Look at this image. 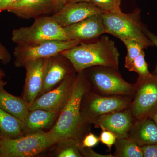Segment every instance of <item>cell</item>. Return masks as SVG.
Here are the masks:
<instances>
[{
  "mask_svg": "<svg viewBox=\"0 0 157 157\" xmlns=\"http://www.w3.org/2000/svg\"><path fill=\"white\" fill-rule=\"evenodd\" d=\"M75 72L70 60L61 53L45 59L43 87L39 96L55 88L67 76Z\"/></svg>",
  "mask_w": 157,
  "mask_h": 157,
  "instance_id": "8fae6325",
  "label": "cell"
},
{
  "mask_svg": "<svg viewBox=\"0 0 157 157\" xmlns=\"http://www.w3.org/2000/svg\"><path fill=\"white\" fill-rule=\"evenodd\" d=\"M79 149L82 157H113V155H102L94 151L91 147H84L80 144Z\"/></svg>",
  "mask_w": 157,
  "mask_h": 157,
  "instance_id": "83f0119b",
  "label": "cell"
},
{
  "mask_svg": "<svg viewBox=\"0 0 157 157\" xmlns=\"http://www.w3.org/2000/svg\"><path fill=\"white\" fill-rule=\"evenodd\" d=\"M11 60V56L8 49L0 41V61L4 65L8 64Z\"/></svg>",
  "mask_w": 157,
  "mask_h": 157,
  "instance_id": "f546056e",
  "label": "cell"
},
{
  "mask_svg": "<svg viewBox=\"0 0 157 157\" xmlns=\"http://www.w3.org/2000/svg\"><path fill=\"white\" fill-rule=\"evenodd\" d=\"M91 90L104 95L134 96L135 83L125 80L119 69L106 66H94L83 70Z\"/></svg>",
  "mask_w": 157,
  "mask_h": 157,
  "instance_id": "277c9868",
  "label": "cell"
},
{
  "mask_svg": "<svg viewBox=\"0 0 157 157\" xmlns=\"http://www.w3.org/2000/svg\"><path fill=\"white\" fill-rule=\"evenodd\" d=\"M135 93L129 109L135 120L147 117L157 105V76L135 83Z\"/></svg>",
  "mask_w": 157,
  "mask_h": 157,
  "instance_id": "30bf717a",
  "label": "cell"
},
{
  "mask_svg": "<svg viewBox=\"0 0 157 157\" xmlns=\"http://www.w3.org/2000/svg\"><path fill=\"white\" fill-rule=\"evenodd\" d=\"M141 10L136 8L132 12L124 13L121 10L102 14L107 33L120 39L134 40L142 44L145 48L154 46L147 36V27L142 22Z\"/></svg>",
  "mask_w": 157,
  "mask_h": 157,
  "instance_id": "3957f363",
  "label": "cell"
},
{
  "mask_svg": "<svg viewBox=\"0 0 157 157\" xmlns=\"http://www.w3.org/2000/svg\"><path fill=\"white\" fill-rule=\"evenodd\" d=\"M2 0H0V6H1V3H2Z\"/></svg>",
  "mask_w": 157,
  "mask_h": 157,
  "instance_id": "74e56055",
  "label": "cell"
},
{
  "mask_svg": "<svg viewBox=\"0 0 157 157\" xmlns=\"http://www.w3.org/2000/svg\"><path fill=\"white\" fill-rule=\"evenodd\" d=\"M102 13L92 15L81 21L63 28L70 40H77L79 43L95 42L107 31Z\"/></svg>",
  "mask_w": 157,
  "mask_h": 157,
  "instance_id": "7c38bea8",
  "label": "cell"
},
{
  "mask_svg": "<svg viewBox=\"0 0 157 157\" xmlns=\"http://www.w3.org/2000/svg\"><path fill=\"white\" fill-rule=\"evenodd\" d=\"M79 43L77 40H54L30 46L16 45L13 52L14 66L17 68L24 67L29 62L47 58L72 48Z\"/></svg>",
  "mask_w": 157,
  "mask_h": 157,
  "instance_id": "ba28073f",
  "label": "cell"
},
{
  "mask_svg": "<svg viewBox=\"0 0 157 157\" xmlns=\"http://www.w3.org/2000/svg\"><path fill=\"white\" fill-rule=\"evenodd\" d=\"M146 34L148 39L152 42L154 46H155L157 48V35L150 32L148 29L146 30ZM152 74L153 76H157V64Z\"/></svg>",
  "mask_w": 157,
  "mask_h": 157,
  "instance_id": "4dcf8cb0",
  "label": "cell"
},
{
  "mask_svg": "<svg viewBox=\"0 0 157 157\" xmlns=\"http://www.w3.org/2000/svg\"><path fill=\"white\" fill-rule=\"evenodd\" d=\"M7 82L0 80V108L22 121L29 111L28 104L22 98L13 95L5 89Z\"/></svg>",
  "mask_w": 157,
  "mask_h": 157,
  "instance_id": "d6986e66",
  "label": "cell"
},
{
  "mask_svg": "<svg viewBox=\"0 0 157 157\" xmlns=\"http://www.w3.org/2000/svg\"><path fill=\"white\" fill-rule=\"evenodd\" d=\"M53 146L46 132L42 131L17 138L3 137L0 157H32Z\"/></svg>",
  "mask_w": 157,
  "mask_h": 157,
  "instance_id": "52a82bcc",
  "label": "cell"
},
{
  "mask_svg": "<svg viewBox=\"0 0 157 157\" xmlns=\"http://www.w3.org/2000/svg\"><path fill=\"white\" fill-rule=\"evenodd\" d=\"M45 59L29 62L25 66L26 70L25 83L22 98L29 106L40 95L43 85V74Z\"/></svg>",
  "mask_w": 157,
  "mask_h": 157,
  "instance_id": "9a60e30c",
  "label": "cell"
},
{
  "mask_svg": "<svg viewBox=\"0 0 157 157\" xmlns=\"http://www.w3.org/2000/svg\"><path fill=\"white\" fill-rule=\"evenodd\" d=\"M59 113L42 109L29 110L22 121L24 135L42 132L50 126Z\"/></svg>",
  "mask_w": 157,
  "mask_h": 157,
  "instance_id": "ac0fdd59",
  "label": "cell"
},
{
  "mask_svg": "<svg viewBox=\"0 0 157 157\" xmlns=\"http://www.w3.org/2000/svg\"><path fill=\"white\" fill-rule=\"evenodd\" d=\"M101 130L102 132L99 137L100 142L106 145L110 151L113 145L115 143L117 137L114 133L110 131L104 129Z\"/></svg>",
  "mask_w": 157,
  "mask_h": 157,
  "instance_id": "484cf974",
  "label": "cell"
},
{
  "mask_svg": "<svg viewBox=\"0 0 157 157\" xmlns=\"http://www.w3.org/2000/svg\"><path fill=\"white\" fill-rule=\"evenodd\" d=\"M100 142L99 137H97L92 132H90L83 137L82 140L81 145L84 147H92L98 145Z\"/></svg>",
  "mask_w": 157,
  "mask_h": 157,
  "instance_id": "4316f807",
  "label": "cell"
},
{
  "mask_svg": "<svg viewBox=\"0 0 157 157\" xmlns=\"http://www.w3.org/2000/svg\"><path fill=\"white\" fill-rule=\"evenodd\" d=\"M3 137L0 132V149H1V145H2V141Z\"/></svg>",
  "mask_w": 157,
  "mask_h": 157,
  "instance_id": "8d00e7d4",
  "label": "cell"
},
{
  "mask_svg": "<svg viewBox=\"0 0 157 157\" xmlns=\"http://www.w3.org/2000/svg\"><path fill=\"white\" fill-rule=\"evenodd\" d=\"M103 13H110L121 10V0H90Z\"/></svg>",
  "mask_w": 157,
  "mask_h": 157,
  "instance_id": "d4e9b609",
  "label": "cell"
},
{
  "mask_svg": "<svg viewBox=\"0 0 157 157\" xmlns=\"http://www.w3.org/2000/svg\"><path fill=\"white\" fill-rule=\"evenodd\" d=\"M5 76H6V73L3 71V70H2L1 68L0 67V80L3 79V78L5 77Z\"/></svg>",
  "mask_w": 157,
  "mask_h": 157,
  "instance_id": "d590c367",
  "label": "cell"
},
{
  "mask_svg": "<svg viewBox=\"0 0 157 157\" xmlns=\"http://www.w3.org/2000/svg\"><path fill=\"white\" fill-rule=\"evenodd\" d=\"M113 157H143L141 147L131 137L117 138Z\"/></svg>",
  "mask_w": 157,
  "mask_h": 157,
  "instance_id": "44dd1931",
  "label": "cell"
},
{
  "mask_svg": "<svg viewBox=\"0 0 157 157\" xmlns=\"http://www.w3.org/2000/svg\"><path fill=\"white\" fill-rule=\"evenodd\" d=\"M67 2V0H55L56 12L60 11L65 6Z\"/></svg>",
  "mask_w": 157,
  "mask_h": 157,
  "instance_id": "d6a6232c",
  "label": "cell"
},
{
  "mask_svg": "<svg viewBox=\"0 0 157 157\" xmlns=\"http://www.w3.org/2000/svg\"><path fill=\"white\" fill-rule=\"evenodd\" d=\"M61 53L70 60L77 73L94 66L119 69V52L115 42L105 35L95 42L79 43Z\"/></svg>",
  "mask_w": 157,
  "mask_h": 157,
  "instance_id": "7a4b0ae2",
  "label": "cell"
},
{
  "mask_svg": "<svg viewBox=\"0 0 157 157\" xmlns=\"http://www.w3.org/2000/svg\"><path fill=\"white\" fill-rule=\"evenodd\" d=\"M148 64L145 59L144 50L134 60L128 69L130 72H135L138 74L137 81H144L153 76L148 70Z\"/></svg>",
  "mask_w": 157,
  "mask_h": 157,
  "instance_id": "603a6c76",
  "label": "cell"
},
{
  "mask_svg": "<svg viewBox=\"0 0 157 157\" xmlns=\"http://www.w3.org/2000/svg\"><path fill=\"white\" fill-rule=\"evenodd\" d=\"M7 11L21 19H35L55 13V0H18Z\"/></svg>",
  "mask_w": 157,
  "mask_h": 157,
  "instance_id": "2e32d148",
  "label": "cell"
},
{
  "mask_svg": "<svg viewBox=\"0 0 157 157\" xmlns=\"http://www.w3.org/2000/svg\"><path fill=\"white\" fill-rule=\"evenodd\" d=\"M147 117H149L154 121L157 125V105L151 111Z\"/></svg>",
  "mask_w": 157,
  "mask_h": 157,
  "instance_id": "836d02e7",
  "label": "cell"
},
{
  "mask_svg": "<svg viewBox=\"0 0 157 157\" xmlns=\"http://www.w3.org/2000/svg\"><path fill=\"white\" fill-rule=\"evenodd\" d=\"M90 2V0H67L66 4L78 2Z\"/></svg>",
  "mask_w": 157,
  "mask_h": 157,
  "instance_id": "e575fe53",
  "label": "cell"
},
{
  "mask_svg": "<svg viewBox=\"0 0 157 157\" xmlns=\"http://www.w3.org/2000/svg\"><path fill=\"white\" fill-rule=\"evenodd\" d=\"M143 157H157V144L141 146Z\"/></svg>",
  "mask_w": 157,
  "mask_h": 157,
  "instance_id": "f1b7e54d",
  "label": "cell"
},
{
  "mask_svg": "<svg viewBox=\"0 0 157 157\" xmlns=\"http://www.w3.org/2000/svg\"><path fill=\"white\" fill-rule=\"evenodd\" d=\"M80 144V141L73 139L56 144L54 155L57 157H82L79 149Z\"/></svg>",
  "mask_w": 157,
  "mask_h": 157,
  "instance_id": "7402d4cb",
  "label": "cell"
},
{
  "mask_svg": "<svg viewBox=\"0 0 157 157\" xmlns=\"http://www.w3.org/2000/svg\"><path fill=\"white\" fill-rule=\"evenodd\" d=\"M135 119L129 108L101 116L93 124L97 128L105 129L114 133L117 138L128 137Z\"/></svg>",
  "mask_w": 157,
  "mask_h": 157,
  "instance_id": "4fadbf2b",
  "label": "cell"
},
{
  "mask_svg": "<svg viewBox=\"0 0 157 157\" xmlns=\"http://www.w3.org/2000/svg\"><path fill=\"white\" fill-rule=\"evenodd\" d=\"M134 96L104 95L90 90L82 100L80 111L82 119L85 123L91 126L101 116L129 108Z\"/></svg>",
  "mask_w": 157,
  "mask_h": 157,
  "instance_id": "8992f818",
  "label": "cell"
},
{
  "mask_svg": "<svg viewBox=\"0 0 157 157\" xmlns=\"http://www.w3.org/2000/svg\"><path fill=\"white\" fill-rule=\"evenodd\" d=\"M102 13L103 11L91 2H78L66 4L52 16L59 25L64 28Z\"/></svg>",
  "mask_w": 157,
  "mask_h": 157,
  "instance_id": "5bb4252c",
  "label": "cell"
},
{
  "mask_svg": "<svg viewBox=\"0 0 157 157\" xmlns=\"http://www.w3.org/2000/svg\"><path fill=\"white\" fill-rule=\"evenodd\" d=\"M18 1V0H2L0 6V12L7 11L9 7Z\"/></svg>",
  "mask_w": 157,
  "mask_h": 157,
  "instance_id": "1f68e13d",
  "label": "cell"
},
{
  "mask_svg": "<svg viewBox=\"0 0 157 157\" xmlns=\"http://www.w3.org/2000/svg\"><path fill=\"white\" fill-rule=\"evenodd\" d=\"M121 41L127 48V54L125 59L124 67L128 70L134 60L146 48L142 44L134 40L124 39Z\"/></svg>",
  "mask_w": 157,
  "mask_h": 157,
  "instance_id": "cb8c5ba5",
  "label": "cell"
},
{
  "mask_svg": "<svg viewBox=\"0 0 157 157\" xmlns=\"http://www.w3.org/2000/svg\"><path fill=\"white\" fill-rule=\"evenodd\" d=\"M0 132L5 138L23 136L22 121L0 108Z\"/></svg>",
  "mask_w": 157,
  "mask_h": 157,
  "instance_id": "ffe728a7",
  "label": "cell"
},
{
  "mask_svg": "<svg viewBox=\"0 0 157 157\" xmlns=\"http://www.w3.org/2000/svg\"><path fill=\"white\" fill-rule=\"evenodd\" d=\"M11 40L16 45L30 46L47 41L69 40L64 29L52 16L45 15L35 18L29 26L15 29Z\"/></svg>",
  "mask_w": 157,
  "mask_h": 157,
  "instance_id": "5b68a950",
  "label": "cell"
},
{
  "mask_svg": "<svg viewBox=\"0 0 157 157\" xmlns=\"http://www.w3.org/2000/svg\"><path fill=\"white\" fill-rule=\"evenodd\" d=\"M76 74V72L70 74L56 87L38 97L29 106V110L42 109L59 114L72 94Z\"/></svg>",
  "mask_w": 157,
  "mask_h": 157,
  "instance_id": "9c48e42d",
  "label": "cell"
},
{
  "mask_svg": "<svg viewBox=\"0 0 157 157\" xmlns=\"http://www.w3.org/2000/svg\"><path fill=\"white\" fill-rule=\"evenodd\" d=\"M90 90V86L83 72L77 73L68 102L59 114L54 125L46 132L53 146L70 139L81 142L85 135L90 132L91 126L85 123L80 111L82 97Z\"/></svg>",
  "mask_w": 157,
  "mask_h": 157,
  "instance_id": "6da1fadb",
  "label": "cell"
},
{
  "mask_svg": "<svg viewBox=\"0 0 157 157\" xmlns=\"http://www.w3.org/2000/svg\"><path fill=\"white\" fill-rule=\"evenodd\" d=\"M128 137L140 147L156 144V124L149 117L135 120L129 131Z\"/></svg>",
  "mask_w": 157,
  "mask_h": 157,
  "instance_id": "e0dca14e",
  "label": "cell"
}]
</instances>
